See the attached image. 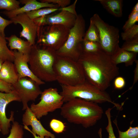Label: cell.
Masks as SVG:
<instances>
[{"label":"cell","instance_id":"obj_21","mask_svg":"<svg viewBox=\"0 0 138 138\" xmlns=\"http://www.w3.org/2000/svg\"><path fill=\"white\" fill-rule=\"evenodd\" d=\"M5 37L0 34V59L4 62L8 61L13 62L14 57L13 51L10 50L7 47Z\"/></svg>","mask_w":138,"mask_h":138},{"label":"cell","instance_id":"obj_12","mask_svg":"<svg viewBox=\"0 0 138 138\" xmlns=\"http://www.w3.org/2000/svg\"><path fill=\"white\" fill-rule=\"evenodd\" d=\"M14 101L21 102L20 98L14 91L13 90L8 93L0 91V132L4 135L9 133L10 122L14 121L13 111L11 112L9 118L7 117L6 113L7 106L10 102Z\"/></svg>","mask_w":138,"mask_h":138},{"label":"cell","instance_id":"obj_5","mask_svg":"<svg viewBox=\"0 0 138 138\" xmlns=\"http://www.w3.org/2000/svg\"><path fill=\"white\" fill-rule=\"evenodd\" d=\"M53 70L56 81L61 85L74 86L86 80L79 62L67 57L57 55Z\"/></svg>","mask_w":138,"mask_h":138},{"label":"cell","instance_id":"obj_8","mask_svg":"<svg viewBox=\"0 0 138 138\" xmlns=\"http://www.w3.org/2000/svg\"><path fill=\"white\" fill-rule=\"evenodd\" d=\"M90 20L98 29L99 43L102 50L108 55L112 56L120 47L119 30L105 22L97 13L95 14Z\"/></svg>","mask_w":138,"mask_h":138},{"label":"cell","instance_id":"obj_14","mask_svg":"<svg viewBox=\"0 0 138 138\" xmlns=\"http://www.w3.org/2000/svg\"><path fill=\"white\" fill-rule=\"evenodd\" d=\"M25 110L22 119L24 129L41 137L47 136L50 138H55L54 134L43 127L28 106Z\"/></svg>","mask_w":138,"mask_h":138},{"label":"cell","instance_id":"obj_33","mask_svg":"<svg viewBox=\"0 0 138 138\" xmlns=\"http://www.w3.org/2000/svg\"><path fill=\"white\" fill-rule=\"evenodd\" d=\"M40 2H47L57 5L60 8H63L67 6L71 3L70 0H41Z\"/></svg>","mask_w":138,"mask_h":138},{"label":"cell","instance_id":"obj_37","mask_svg":"<svg viewBox=\"0 0 138 138\" xmlns=\"http://www.w3.org/2000/svg\"><path fill=\"white\" fill-rule=\"evenodd\" d=\"M77 2V0H75L74 3L70 6L63 8H60L59 11L61 10H65L77 16V14L75 10V8Z\"/></svg>","mask_w":138,"mask_h":138},{"label":"cell","instance_id":"obj_17","mask_svg":"<svg viewBox=\"0 0 138 138\" xmlns=\"http://www.w3.org/2000/svg\"><path fill=\"white\" fill-rule=\"evenodd\" d=\"M18 79L17 71L13 62L8 61L4 62L0 71V79L12 85Z\"/></svg>","mask_w":138,"mask_h":138},{"label":"cell","instance_id":"obj_3","mask_svg":"<svg viewBox=\"0 0 138 138\" xmlns=\"http://www.w3.org/2000/svg\"><path fill=\"white\" fill-rule=\"evenodd\" d=\"M57 56L56 51L36 43L32 45L29 55V68L41 80L44 82L55 81L53 66Z\"/></svg>","mask_w":138,"mask_h":138},{"label":"cell","instance_id":"obj_7","mask_svg":"<svg viewBox=\"0 0 138 138\" xmlns=\"http://www.w3.org/2000/svg\"><path fill=\"white\" fill-rule=\"evenodd\" d=\"M70 30L66 27L60 25L38 26L36 44L56 51L66 42Z\"/></svg>","mask_w":138,"mask_h":138},{"label":"cell","instance_id":"obj_10","mask_svg":"<svg viewBox=\"0 0 138 138\" xmlns=\"http://www.w3.org/2000/svg\"><path fill=\"white\" fill-rule=\"evenodd\" d=\"M13 90L20 98L22 104V110H25L30 101H35L42 92L39 85L28 77L18 79L17 82L12 85Z\"/></svg>","mask_w":138,"mask_h":138},{"label":"cell","instance_id":"obj_24","mask_svg":"<svg viewBox=\"0 0 138 138\" xmlns=\"http://www.w3.org/2000/svg\"><path fill=\"white\" fill-rule=\"evenodd\" d=\"M117 128L119 133L118 138H138V126L132 127L131 125L125 131H120L118 127L116 119L113 121Z\"/></svg>","mask_w":138,"mask_h":138},{"label":"cell","instance_id":"obj_22","mask_svg":"<svg viewBox=\"0 0 138 138\" xmlns=\"http://www.w3.org/2000/svg\"><path fill=\"white\" fill-rule=\"evenodd\" d=\"M84 40L99 43V36L98 29L95 25L90 20L89 27L85 32Z\"/></svg>","mask_w":138,"mask_h":138},{"label":"cell","instance_id":"obj_30","mask_svg":"<svg viewBox=\"0 0 138 138\" xmlns=\"http://www.w3.org/2000/svg\"><path fill=\"white\" fill-rule=\"evenodd\" d=\"M50 126L55 132L59 133L63 132L65 130V126L61 121L56 119H52L50 123Z\"/></svg>","mask_w":138,"mask_h":138},{"label":"cell","instance_id":"obj_13","mask_svg":"<svg viewBox=\"0 0 138 138\" xmlns=\"http://www.w3.org/2000/svg\"><path fill=\"white\" fill-rule=\"evenodd\" d=\"M15 24H19L22 29L20 32V37L26 39L31 45L36 43L38 26L26 13L20 14L10 19Z\"/></svg>","mask_w":138,"mask_h":138},{"label":"cell","instance_id":"obj_15","mask_svg":"<svg viewBox=\"0 0 138 138\" xmlns=\"http://www.w3.org/2000/svg\"><path fill=\"white\" fill-rule=\"evenodd\" d=\"M14 57V64L17 71L19 79L28 77L39 85L44 84V82L39 79L32 73L28 66L29 55L23 54L16 50L13 51Z\"/></svg>","mask_w":138,"mask_h":138},{"label":"cell","instance_id":"obj_2","mask_svg":"<svg viewBox=\"0 0 138 138\" xmlns=\"http://www.w3.org/2000/svg\"><path fill=\"white\" fill-rule=\"evenodd\" d=\"M60 110L61 115L68 122L85 128L95 125L103 113L102 108L98 103L78 98L65 102Z\"/></svg>","mask_w":138,"mask_h":138},{"label":"cell","instance_id":"obj_31","mask_svg":"<svg viewBox=\"0 0 138 138\" xmlns=\"http://www.w3.org/2000/svg\"><path fill=\"white\" fill-rule=\"evenodd\" d=\"M138 21V12L132 11L129 15L128 20L123 25L122 29L124 31L135 25Z\"/></svg>","mask_w":138,"mask_h":138},{"label":"cell","instance_id":"obj_25","mask_svg":"<svg viewBox=\"0 0 138 138\" xmlns=\"http://www.w3.org/2000/svg\"><path fill=\"white\" fill-rule=\"evenodd\" d=\"M82 47L83 51L87 52L94 53L103 51L99 43L86 40H83Z\"/></svg>","mask_w":138,"mask_h":138},{"label":"cell","instance_id":"obj_26","mask_svg":"<svg viewBox=\"0 0 138 138\" xmlns=\"http://www.w3.org/2000/svg\"><path fill=\"white\" fill-rule=\"evenodd\" d=\"M23 126L16 121L13 122L9 135L7 138H23Z\"/></svg>","mask_w":138,"mask_h":138},{"label":"cell","instance_id":"obj_38","mask_svg":"<svg viewBox=\"0 0 138 138\" xmlns=\"http://www.w3.org/2000/svg\"><path fill=\"white\" fill-rule=\"evenodd\" d=\"M135 62L136 63V66L134 71L133 82L132 86L129 88V89H131L132 88L138 80V60H136Z\"/></svg>","mask_w":138,"mask_h":138},{"label":"cell","instance_id":"obj_40","mask_svg":"<svg viewBox=\"0 0 138 138\" xmlns=\"http://www.w3.org/2000/svg\"><path fill=\"white\" fill-rule=\"evenodd\" d=\"M102 129L101 128H100L99 129L98 133L99 135V138H102Z\"/></svg>","mask_w":138,"mask_h":138},{"label":"cell","instance_id":"obj_41","mask_svg":"<svg viewBox=\"0 0 138 138\" xmlns=\"http://www.w3.org/2000/svg\"><path fill=\"white\" fill-rule=\"evenodd\" d=\"M33 135L34 138H50V137L48 136H45L43 137H40L39 136H38L36 134H34L33 133H31Z\"/></svg>","mask_w":138,"mask_h":138},{"label":"cell","instance_id":"obj_6","mask_svg":"<svg viewBox=\"0 0 138 138\" xmlns=\"http://www.w3.org/2000/svg\"><path fill=\"white\" fill-rule=\"evenodd\" d=\"M85 28L84 19L81 14H77L75 24L70 29L66 42L56 51L57 55L78 61L83 52L82 43Z\"/></svg>","mask_w":138,"mask_h":138},{"label":"cell","instance_id":"obj_19","mask_svg":"<svg viewBox=\"0 0 138 138\" xmlns=\"http://www.w3.org/2000/svg\"><path fill=\"white\" fill-rule=\"evenodd\" d=\"M8 42V45L11 50H17L19 52L25 54L29 55L32 45L27 41H25L15 34L5 37Z\"/></svg>","mask_w":138,"mask_h":138},{"label":"cell","instance_id":"obj_28","mask_svg":"<svg viewBox=\"0 0 138 138\" xmlns=\"http://www.w3.org/2000/svg\"><path fill=\"white\" fill-rule=\"evenodd\" d=\"M121 48L128 52L138 53V37L125 41Z\"/></svg>","mask_w":138,"mask_h":138},{"label":"cell","instance_id":"obj_32","mask_svg":"<svg viewBox=\"0 0 138 138\" xmlns=\"http://www.w3.org/2000/svg\"><path fill=\"white\" fill-rule=\"evenodd\" d=\"M112 109V108H109L105 111V114L108 121V125L106 129L108 133V138H116L114 132L111 120V111Z\"/></svg>","mask_w":138,"mask_h":138},{"label":"cell","instance_id":"obj_16","mask_svg":"<svg viewBox=\"0 0 138 138\" xmlns=\"http://www.w3.org/2000/svg\"><path fill=\"white\" fill-rule=\"evenodd\" d=\"M19 1L20 3L24 4L25 5L22 7L12 11L5 10L1 13L10 19L19 14L26 13L44 7L56 8H60L57 5L47 2H39L36 0H20Z\"/></svg>","mask_w":138,"mask_h":138},{"label":"cell","instance_id":"obj_39","mask_svg":"<svg viewBox=\"0 0 138 138\" xmlns=\"http://www.w3.org/2000/svg\"><path fill=\"white\" fill-rule=\"evenodd\" d=\"M132 11L135 12H138V2L135 4L133 8Z\"/></svg>","mask_w":138,"mask_h":138},{"label":"cell","instance_id":"obj_18","mask_svg":"<svg viewBox=\"0 0 138 138\" xmlns=\"http://www.w3.org/2000/svg\"><path fill=\"white\" fill-rule=\"evenodd\" d=\"M137 54L125 51L120 47L111 57L112 62L116 65L123 63L128 66L132 65L135 62Z\"/></svg>","mask_w":138,"mask_h":138},{"label":"cell","instance_id":"obj_1","mask_svg":"<svg viewBox=\"0 0 138 138\" xmlns=\"http://www.w3.org/2000/svg\"><path fill=\"white\" fill-rule=\"evenodd\" d=\"M78 61L86 80L103 91L110 86L111 81L119 74L117 65L103 51L94 53L83 51Z\"/></svg>","mask_w":138,"mask_h":138},{"label":"cell","instance_id":"obj_34","mask_svg":"<svg viewBox=\"0 0 138 138\" xmlns=\"http://www.w3.org/2000/svg\"><path fill=\"white\" fill-rule=\"evenodd\" d=\"M10 20L4 19L0 16V34L5 37L4 30L6 27L12 23Z\"/></svg>","mask_w":138,"mask_h":138},{"label":"cell","instance_id":"obj_9","mask_svg":"<svg viewBox=\"0 0 138 138\" xmlns=\"http://www.w3.org/2000/svg\"><path fill=\"white\" fill-rule=\"evenodd\" d=\"M41 95L40 101L36 104L32 103L30 107L38 119L47 115L49 112L60 109L64 103L62 96L56 88L50 87L46 89Z\"/></svg>","mask_w":138,"mask_h":138},{"label":"cell","instance_id":"obj_36","mask_svg":"<svg viewBox=\"0 0 138 138\" xmlns=\"http://www.w3.org/2000/svg\"><path fill=\"white\" fill-rule=\"evenodd\" d=\"M13 91L12 85L7 83L0 79V91L5 93H9Z\"/></svg>","mask_w":138,"mask_h":138},{"label":"cell","instance_id":"obj_35","mask_svg":"<svg viewBox=\"0 0 138 138\" xmlns=\"http://www.w3.org/2000/svg\"><path fill=\"white\" fill-rule=\"evenodd\" d=\"M125 82L124 79L121 76H117L115 78L114 85L115 89H121L125 86Z\"/></svg>","mask_w":138,"mask_h":138},{"label":"cell","instance_id":"obj_11","mask_svg":"<svg viewBox=\"0 0 138 138\" xmlns=\"http://www.w3.org/2000/svg\"><path fill=\"white\" fill-rule=\"evenodd\" d=\"M57 13H54L33 19L38 26L50 25H60L69 29L74 25L77 16L68 11L61 10Z\"/></svg>","mask_w":138,"mask_h":138},{"label":"cell","instance_id":"obj_29","mask_svg":"<svg viewBox=\"0 0 138 138\" xmlns=\"http://www.w3.org/2000/svg\"><path fill=\"white\" fill-rule=\"evenodd\" d=\"M122 40L125 41L132 39L138 37V25L135 24L121 33Z\"/></svg>","mask_w":138,"mask_h":138},{"label":"cell","instance_id":"obj_42","mask_svg":"<svg viewBox=\"0 0 138 138\" xmlns=\"http://www.w3.org/2000/svg\"><path fill=\"white\" fill-rule=\"evenodd\" d=\"M4 62L0 59V71Z\"/></svg>","mask_w":138,"mask_h":138},{"label":"cell","instance_id":"obj_20","mask_svg":"<svg viewBox=\"0 0 138 138\" xmlns=\"http://www.w3.org/2000/svg\"><path fill=\"white\" fill-rule=\"evenodd\" d=\"M99 2L108 12L117 17L122 16V0H96Z\"/></svg>","mask_w":138,"mask_h":138},{"label":"cell","instance_id":"obj_23","mask_svg":"<svg viewBox=\"0 0 138 138\" xmlns=\"http://www.w3.org/2000/svg\"><path fill=\"white\" fill-rule=\"evenodd\" d=\"M59 8H41L28 12L26 13L30 19L33 20L59 11Z\"/></svg>","mask_w":138,"mask_h":138},{"label":"cell","instance_id":"obj_27","mask_svg":"<svg viewBox=\"0 0 138 138\" xmlns=\"http://www.w3.org/2000/svg\"><path fill=\"white\" fill-rule=\"evenodd\" d=\"M20 3L19 1L16 0H0V9L12 11L20 8Z\"/></svg>","mask_w":138,"mask_h":138},{"label":"cell","instance_id":"obj_4","mask_svg":"<svg viewBox=\"0 0 138 138\" xmlns=\"http://www.w3.org/2000/svg\"><path fill=\"white\" fill-rule=\"evenodd\" d=\"M60 94L63 97L64 102L73 99L78 98L98 104L108 102L112 103L117 110H122V106L113 101L109 94L101 90L86 80L84 82L74 86L61 85Z\"/></svg>","mask_w":138,"mask_h":138},{"label":"cell","instance_id":"obj_43","mask_svg":"<svg viewBox=\"0 0 138 138\" xmlns=\"http://www.w3.org/2000/svg\"></svg>","mask_w":138,"mask_h":138}]
</instances>
